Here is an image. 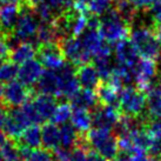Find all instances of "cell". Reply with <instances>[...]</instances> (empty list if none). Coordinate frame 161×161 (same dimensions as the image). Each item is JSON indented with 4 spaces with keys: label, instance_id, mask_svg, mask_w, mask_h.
Wrapping results in <instances>:
<instances>
[{
    "label": "cell",
    "instance_id": "cell-45",
    "mask_svg": "<svg viewBox=\"0 0 161 161\" xmlns=\"http://www.w3.org/2000/svg\"><path fill=\"white\" fill-rule=\"evenodd\" d=\"M75 3H80V4H84V5H87L88 6V4L91 3V0H74Z\"/></svg>",
    "mask_w": 161,
    "mask_h": 161
},
{
    "label": "cell",
    "instance_id": "cell-12",
    "mask_svg": "<svg viewBox=\"0 0 161 161\" xmlns=\"http://www.w3.org/2000/svg\"><path fill=\"white\" fill-rule=\"evenodd\" d=\"M115 58L116 65L124 66L133 71L135 65L140 60L138 51L135 49L134 45L130 42V39H124L116 42L115 45Z\"/></svg>",
    "mask_w": 161,
    "mask_h": 161
},
{
    "label": "cell",
    "instance_id": "cell-21",
    "mask_svg": "<svg viewBox=\"0 0 161 161\" xmlns=\"http://www.w3.org/2000/svg\"><path fill=\"white\" fill-rule=\"evenodd\" d=\"M146 112L151 118H161V84L153 82L146 92Z\"/></svg>",
    "mask_w": 161,
    "mask_h": 161
},
{
    "label": "cell",
    "instance_id": "cell-9",
    "mask_svg": "<svg viewBox=\"0 0 161 161\" xmlns=\"http://www.w3.org/2000/svg\"><path fill=\"white\" fill-rule=\"evenodd\" d=\"M32 126L26 114L23 112L21 107L9 108L8 118L6 120V124L4 126V132L6 135L12 138V140H17L21 136L24 132Z\"/></svg>",
    "mask_w": 161,
    "mask_h": 161
},
{
    "label": "cell",
    "instance_id": "cell-10",
    "mask_svg": "<svg viewBox=\"0 0 161 161\" xmlns=\"http://www.w3.org/2000/svg\"><path fill=\"white\" fill-rule=\"evenodd\" d=\"M40 63L49 71H58L66 63L63 52L58 44H45L36 48Z\"/></svg>",
    "mask_w": 161,
    "mask_h": 161
},
{
    "label": "cell",
    "instance_id": "cell-29",
    "mask_svg": "<svg viewBox=\"0 0 161 161\" xmlns=\"http://www.w3.org/2000/svg\"><path fill=\"white\" fill-rule=\"evenodd\" d=\"M130 140L133 142L135 151H143V152H148L153 142L152 135L148 133L145 127H140L139 130L133 132L130 135Z\"/></svg>",
    "mask_w": 161,
    "mask_h": 161
},
{
    "label": "cell",
    "instance_id": "cell-41",
    "mask_svg": "<svg viewBox=\"0 0 161 161\" xmlns=\"http://www.w3.org/2000/svg\"><path fill=\"white\" fill-rule=\"evenodd\" d=\"M87 161H108L106 160L103 157H101L99 153H97L95 151H93V149H91L90 152H88V159H87Z\"/></svg>",
    "mask_w": 161,
    "mask_h": 161
},
{
    "label": "cell",
    "instance_id": "cell-32",
    "mask_svg": "<svg viewBox=\"0 0 161 161\" xmlns=\"http://www.w3.org/2000/svg\"><path fill=\"white\" fill-rule=\"evenodd\" d=\"M0 153L4 161H21L19 145L15 140H7V142L0 148Z\"/></svg>",
    "mask_w": 161,
    "mask_h": 161
},
{
    "label": "cell",
    "instance_id": "cell-35",
    "mask_svg": "<svg viewBox=\"0 0 161 161\" xmlns=\"http://www.w3.org/2000/svg\"><path fill=\"white\" fill-rule=\"evenodd\" d=\"M153 139H161V118H148L143 126Z\"/></svg>",
    "mask_w": 161,
    "mask_h": 161
},
{
    "label": "cell",
    "instance_id": "cell-48",
    "mask_svg": "<svg viewBox=\"0 0 161 161\" xmlns=\"http://www.w3.org/2000/svg\"><path fill=\"white\" fill-rule=\"evenodd\" d=\"M53 161H57V160H53Z\"/></svg>",
    "mask_w": 161,
    "mask_h": 161
},
{
    "label": "cell",
    "instance_id": "cell-33",
    "mask_svg": "<svg viewBox=\"0 0 161 161\" xmlns=\"http://www.w3.org/2000/svg\"><path fill=\"white\" fill-rule=\"evenodd\" d=\"M72 108L71 103H61L60 105H58V107L54 112V115L52 118V122L55 125H64L67 122L68 119H71L72 115Z\"/></svg>",
    "mask_w": 161,
    "mask_h": 161
},
{
    "label": "cell",
    "instance_id": "cell-37",
    "mask_svg": "<svg viewBox=\"0 0 161 161\" xmlns=\"http://www.w3.org/2000/svg\"><path fill=\"white\" fill-rule=\"evenodd\" d=\"M128 1L134 6L135 8L138 9L139 12H140V11L146 12V11H148L149 7L152 6L154 0H128Z\"/></svg>",
    "mask_w": 161,
    "mask_h": 161
},
{
    "label": "cell",
    "instance_id": "cell-39",
    "mask_svg": "<svg viewBox=\"0 0 161 161\" xmlns=\"http://www.w3.org/2000/svg\"><path fill=\"white\" fill-rule=\"evenodd\" d=\"M8 113H9V107H7L5 103H0V130L4 128L6 120L8 118Z\"/></svg>",
    "mask_w": 161,
    "mask_h": 161
},
{
    "label": "cell",
    "instance_id": "cell-30",
    "mask_svg": "<svg viewBox=\"0 0 161 161\" xmlns=\"http://www.w3.org/2000/svg\"><path fill=\"white\" fill-rule=\"evenodd\" d=\"M30 1H31L32 6H36V5L47 6L58 17L65 11L72 8L73 4H74V0H30Z\"/></svg>",
    "mask_w": 161,
    "mask_h": 161
},
{
    "label": "cell",
    "instance_id": "cell-40",
    "mask_svg": "<svg viewBox=\"0 0 161 161\" xmlns=\"http://www.w3.org/2000/svg\"><path fill=\"white\" fill-rule=\"evenodd\" d=\"M130 157H132V161H151L147 153L143 151H135Z\"/></svg>",
    "mask_w": 161,
    "mask_h": 161
},
{
    "label": "cell",
    "instance_id": "cell-46",
    "mask_svg": "<svg viewBox=\"0 0 161 161\" xmlns=\"http://www.w3.org/2000/svg\"><path fill=\"white\" fill-rule=\"evenodd\" d=\"M3 90H4V86H3V84H0V103L3 100Z\"/></svg>",
    "mask_w": 161,
    "mask_h": 161
},
{
    "label": "cell",
    "instance_id": "cell-31",
    "mask_svg": "<svg viewBox=\"0 0 161 161\" xmlns=\"http://www.w3.org/2000/svg\"><path fill=\"white\" fill-rule=\"evenodd\" d=\"M19 66L8 59L0 66V84H9L18 78Z\"/></svg>",
    "mask_w": 161,
    "mask_h": 161
},
{
    "label": "cell",
    "instance_id": "cell-43",
    "mask_svg": "<svg viewBox=\"0 0 161 161\" xmlns=\"http://www.w3.org/2000/svg\"><path fill=\"white\" fill-rule=\"evenodd\" d=\"M114 161H132V157H130L128 153L119 152L118 157L115 158V160Z\"/></svg>",
    "mask_w": 161,
    "mask_h": 161
},
{
    "label": "cell",
    "instance_id": "cell-26",
    "mask_svg": "<svg viewBox=\"0 0 161 161\" xmlns=\"http://www.w3.org/2000/svg\"><path fill=\"white\" fill-rule=\"evenodd\" d=\"M36 54V47L31 42H21L11 52V60L15 65H23Z\"/></svg>",
    "mask_w": 161,
    "mask_h": 161
},
{
    "label": "cell",
    "instance_id": "cell-38",
    "mask_svg": "<svg viewBox=\"0 0 161 161\" xmlns=\"http://www.w3.org/2000/svg\"><path fill=\"white\" fill-rule=\"evenodd\" d=\"M148 153L152 158H161V139H153Z\"/></svg>",
    "mask_w": 161,
    "mask_h": 161
},
{
    "label": "cell",
    "instance_id": "cell-2",
    "mask_svg": "<svg viewBox=\"0 0 161 161\" xmlns=\"http://www.w3.org/2000/svg\"><path fill=\"white\" fill-rule=\"evenodd\" d=\"M98 32L103 40L108 44H113L127 39L130 33V27L118 15L115 9L112 8L100 19Z\"/></svg>",
    "mask_w": 161,
    "mask_h": 161
},
{
    "label": "cell",
    "instance_id": "cell-4",
    "mask_svg": "<svg viewBox=\"0 0 161 161\" xmlns=\"http://www.w3.org/2000/svg\"><path fill=\"white\" fill-rule=\"evenodd\" d=\"M146 93L133 86L120 91V113L130 118H140L146 112Z\"/></svg>",
    "mask_w": 161,
    "mask_h": 161
},
{
    "label": "cell",
    "instance_id": "cell-20",
    "mask_svg": "<svg viewBox=\"0 0 161 161\" xmlns=\"http://www.w3.org/2000/svg\"><path fill=\"white\" fill-rule=\"evenodd\" d=\"M41 141L45 149L53 153L61 147L60 142V128L53 122L44 124L41 128Z\"/></svg>",
    "mask_w": 161,
    "mask_h": 161
},
{
    "label": "cell",
    "instance_id": "cell-14",
    "mask_svg": "<svg viewBox=\"0 0 161 161\" xmlns=\"http://www.w3.org/2000/svg\"><path fill=\"white\" fill-rule=\"evenodd\" d=\"M33 107L36 108L38 115L40 116L42 122L51 121L54 115V112L58 107L57 99L51 95L45 94H34V97L31 99Z\"/></svg>",
    "mask_w": 161,
    "mask_h": 161
},
{
    "label": "cell",
    "instance_id": "cell-27",
    "mask_svg": "<svg viewBox=\"0 0 161 161\" xmlns=\"http://www.w3.org/2000/svg\"><path fill=\"white\" fill-rule=\"evenodd\" d=\"M21 161H53V153L45 148H32L19 146Z\"/></svg>",
    "mask_w": 161,
    "mask_h": 161
},
{
    "label": "cell",
    "instance_id": "cell-18",
    "mask_svg": "<svg viewBox=\"0 0 161 161\" xmlns=\"http://www.w3.org/2000/svg\"><path fill=\"white\" fill-rule=\"evenodd\" d=\"M79 40L86 52H88L92 57L97 55L107 44L105 40H103V38L100 36L97 30H91V28H86L85 32L79 36Z\"/></svg>",
    "mask_w": 161,
    "mask_h": 161
},
{
    "label": "cell",
    "instance_id": "cell-22",
    "mask_svg": "<svg viewBox=\"0 0 161 161\" xmlns=\"http://www.w3.org/2000/svg\"><path fill=\"white\" fill-rule=\"evenodd\" d=\"M71 101L72 108H81L86 111H93L94 108H97L100 105L97 97V93L94 91L90 90H80L75 94V97L69 100Z\"/></svg>",
    "mask_w": 161,
    "mask_h": 161
},
{
    "label": "cell",
    "instance_id": "cell-34",
    "mask_svg": "<svg viewBox=\"0 0 161 161\" xmlns=\"http://www.w3.org/2000/svg\"><path fill=\"white\" fill-rule=\"evenodd\" d=\"M114 0H91L88 4V11L92 15L99 17V15H103L112 9Z\"/></svg>",
    "mask_w": 161,
    "mask_h": 161
},
{
    "label": "cell",
    "instance_id": "cell-28",
    "mask_svg": "<svg viewBox=\"0 0 161 161\" xmlns=\"http://www.w3.org/2000/svg\"><path fill=\"white\" fill-rule=\"evenodd\" d=\"M79 135L80 133L75 130V127L66 122L61 125L60 127V142H61V147L65 149H71V148L75 147L76 142L79 140Z\"/></svg>",
    "mask_w": 161,
    "mask_h": 161
},
{
    "label": "cell",
    "instance_id": "cell-44",
    "mask_svg": "<svg viewBox=\"0 0 161 161\" xmlns=\"http://www.w3.org/2000/svg\"><path fill=\"white\" fill-rule=\"evenodd\" d=\"M7 140H8V139H7V135L5 134L4 130H0V148L3 147L5 143L7 142Z\"/></svg>",
    "mask_w": 161,
    "mask_h": 161
},
{
    "label": "cell",
    "instance_id": "cell-6",
    "mask_svg": "<svg viewBox=\"0 0 161 161\" xmlns=\"http://www.w3.org/2000/svg\"><path fill=\"white\" fill-rule=\"evenodd\" d=\"M58 45L60 46V49H61L65 59L72 65H74L75 67L90 64L92 55L85 51L79 38L69 36V38L61 40Z\"/></svg>",
    "mask_w": 161,
    "mask_h": 161
},
{
    "label": "cell",
    "instance_id": "cell-7",
    "mask_svg": "<svg viewBox=\"0 0 161 161\" xmlns=\"http://www.w3.org/2000/svg\"><path fill=\"white\" fill-rule=\"evenodd\" d=\"M59 79L60 97H65L71 100L80 91V84L76 78V67L66 61L61 68L55 71Z\"/></svg>",
    "mask_w": 161,
    "mask_h": 161
},
{
    "label": "cell",
    "instance_id": "cell-8",
    "mask_svg": "<svg viewBox=\"0 0 161 161\" xmlns=\"http://www.w3.org/2000/svg\"><path fill=\"white\" fill-rule=\"evenodd\" d=\"M155 74H157V63L153 60L141 58L133 68V76L136 84L135 87L146 93L153 84Z\"/></svg>",
    "mask_w": 161,
    "mask_h": 161
},
{
    "label": "cell",
    "instance_id": "cell-16",
    "mask_svg": "<svg viewBox=\"0 0 161 161\" xmlns=\"http://www.w3.org/2000/svg\"><path fill=\"white\" fill-rule=\"evenodd\" d=\"M76 78L79 80L80 86H82L85 90L97 91V88L101 84L98 71L95 69L94 65L91 64L76 67Z\"/></svg>",
    "mask_w": 161,
    "mask_h": 161
},
{
    "label": "cell",
    "instance_id": "cell-3",
    "mask_svg": "<svg viewBox=\"0 0 161 161\" xmlns=\"http://www.w3.org/2000/svg\"><path fill=\"white\" fill-rule=\"evenodd\" d=\"M86 140L91 149L99 153L108 161H114L119 154L118 139L111 130L94 128L86 133Z\"/></svg>",
    "mask_w": 161,
    "mask_h": 161
},
{
    "label": "cell",
    "instance_id": "cell-47",
    "mask_svg": "<svg viewBox=\"0 0 161 161\" xmlns=\"http://www.w3.org/2000/svg\"><path fill=\"white\" fill-rule=\"evenodd\" d=\"M151 161H161V158H152Z\"/></svg>",
    "mask_w": 161,
    "mask_h": 161
},
{
    "label": "cell",
    "instance_id": "cell-25",
    "mask_svg": "<svg viewBox=\"0 0 161 161\" xmlns=\"http://www.w3.org/2000/svg\"><path fill=\"white\" fill-rule=\"evenodd\" d=\"M72 125L80 134H86L91 130L92 126V114L90 111L81 109V108H73L71 115Z\"/></svg>",
    "mask_w": 161,
    "mask_h": 161
},
{
    "label": "cell",
    "instance_id": "cell-19",
    "mask_svg": "<svg viewBox=\"0 0 161 161\" xmlns=\"http://www.w3.org/2000/svg\"><path fill=\"white\" fill-rule=\"evenodd\" d=\"M20 14L19 6L0 7V31L6 36H12Z\"/></svg>",
    "mask_w": 161,
    "mask_h": 161
},
{
    "label": "cell",
    "instance_id": "cell-42",
    "mask_svg": "<svg viewBox=\"0 0 161 161\" xmlns=\"http://www.w3.org/2000/svg\"><path fill=\"white\" fill-rule=\"evenodd\" d=\"M24 0H0V7L3 6H21Z\"/></svg>",
    "mask_w": 161,
    "mask_h": 161
},
{
    "label": "cell",
    "instance_id": "cell-1",
    "mask_svg": "<svg viewBox=\"0 0 161 161\" xmlns=\"http://www.w3.org/2000/svg\"><path fill=\"white\" fill-rule=\"evenodd\" d=\"M130 40L142 59L157 61L161 58V40L146 25L130 28Z\"/></svg>",
    "mask_w": 161,
    "mask_h": 161
},
{
    "label": "cell",
    "instance_id": "cell-24",
    "mask_svg": "<svg viewBox=\"0 0 161 161\" xmlns=\"http://www.w3.org/2000/svg\"><path fill=\"white\" fill-rule=\"evenodd\" d=\"M115 12L128 26L132 28L139 15V11L130 4L128 0H114V7Z\"/></svg>",
    "mask_w": 161,
    "mask_h": 161
},
{
    "label": "cell",
    "instance_id": "cell-15",
    "mask_svg": "<svg viewBox=\"0 0 161 161\" xmlns=\"http://www.w3.org/2000/svg\"><path fill=\"white\" fill-rule=\"evenodd\" d=\"M34 93L45 94L51 97H60V90H59V79L55 71H44L40 79L36 84V87L33 88Z\"/></svg>",
    "mask_w": 161,
    "mask_h": 161
},
{
    "label": "cell",
    "instance_id": "cell-23",
    "mask_svg": "<svg viewBox=\"0 0 161 161\" xmlns=\"http://www.w3.org/2000/svg\"><path fill=\"white\" fill-rule=\"evenodd\" d=\"M19 146L36 149L42 145L41 141V128L38 125H32L24 132L21 136L15 140Z\"/></svg>",
    "mask_w": 161,
    "mask_h": 161
},
{
    "label": "cell",
    "instance_id": "cell-13",
    "mask_svg": "<svg viewBox=\"0 0 161 161\" xmlns=\"http://www.w3.org/2000/svg\"><path fill=\"white\" fill-rule=\"evenodd\" d=\"M42 73H44V69L40 61L32 59L19 66L18 79L21 84L30 87V86L36 85Z\"/></svg>",
    "mask_w": 161,
    "mask_h": 161
},
{
    "label": "cell",
    "instance_id": "cell-17",
    "mask_svg": "<svg viewBox=\"0 0 161 161\" xmlns=\"http://www.w3.org/2000/svg\"><path fill=\"white\" fill-rule=\"evenodd\" d=\"M95 93L100 105L112 107L120 112V92L112 85H109L108 82H101Z\"/></svg>",
    "mask_w": 161,
    "mask_h": 161
},
{
    "label": "cell",
    "instance_id": "cell-36",
    "mask_svg": "<svg viewBox=\"0 0 161 161\" xmlns=\"http://www.w3.org/2000/svg\"><path fill=\"white\" fill-rule=\"evenodd\" d=\"M90 151L91 149H88V148L75 146L74 148H72L69 161H87Z\"/></svg>",
    "mask_w": 161,
    "mask_h": 161
},
{
    "label": "cell",
    "instance_id": "cell-5",
    "mask_svg": "<svg viewBox=\"0 0 161 161\" xmlns=\"http://www.w3.org/2000/svg\"><path fill=\"white\" fill-rule=\"evenodd\" d=\"M34 94L36 93L33 88H28L19 80H14L4 86L1 103L9 108H15L30 101L34 97Z\"/></svg>",
    "mask_w": 161,
    "mask_h": 161
},
{
    "label": "cell",
    "instance_id": "cell-11",
    "mask_svg": "<svg viewBox=\"0 0 161 161\" xmlns=\"http://www.w3.org/2000/svg\"><path fill=\"white\" fill-rule=\"evenodd\" d=\"M91 114L94 128L106 130H112L121 116V113L118 109L103 105H99L97 108H94Z\"/></svg>",
    "mask_w": 161,
    "mask_h": 161
}]
</instances>
